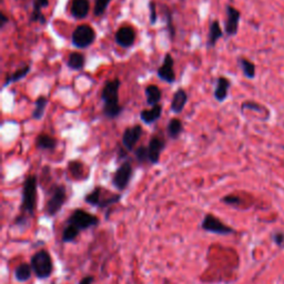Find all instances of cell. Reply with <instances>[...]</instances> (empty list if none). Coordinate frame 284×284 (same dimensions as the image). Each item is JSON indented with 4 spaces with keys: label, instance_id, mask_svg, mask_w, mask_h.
<instances>
[{
    "label": "cell",
    "instance_id": "obj_35",
    "mask_svg": "<svg viewBox=\"0 0 284 284\" xmlns=\"http://www.w3.org/2000/svg\"><path fill=\"white\" fill-rule=\"evenodd\" d=\"M222 201L230 206H236V205H240L241 203V199L237 195H226L223 197V199H222Z\"/></svg>",
    "mask_w": 284,
    "mask_h": 284
},
{
    "label": "cell",
    "instance_id": "obj_33",
    "mask_svg": "<svg viewBox=\"0 0 284 284\" xmlns=\"http://www.w3.org/2000/svg\"><path fill=\"white\" fill-rule=\"evenodd\" d=\"M69 170L73 177L79 179L83 174V165L81 162H79V161H71V162H69Z\"/></svg>",
    "mask_w": 284,
    "mask_h": 284
},
{
    "label": "cell",
    "instance_id": "obj_9",
    "mask_svg": "<svg viewBox=\"0 0 284 284\" xmlns=\"http://www.w3.org/2000/svg\"><path fill=\"white\" fill-rule=\"evenodd\" d=\"M142 133H144V130H142V127L139 125L127 128L122 134L123 149H126L127 151H132L141 139Z\"/></svg>",
    "mask_w": 284,
    "mask_h": 284
},
{
    "label": "cell",
    "instance_id": "obj_38",
    "mask_svg": "<svg viewBox=\"0 0 284 284\" xmlns=\"http://www.w3.org/2000/svg\"><path fill=\"white\" fill-rule=\"evenodd\" d=\"M94 276H91V275H87V276H84L83 279L79 282V284H92L94 283Z\"/></svg>",
    "mask_w": 284,
    "mask_h": 284
},
{
    "label": "cell",
    "instance_id": "obj_6",
    "mask_svg": "<svg viewBox=\"0 0 284 284\" xmlns=\"http://www.w3.org/2000/svg\"><path fill=\"white\" fill-rule=\"evenodd\" d=\"M67 200V190L65 186H54L52 189V192L50 197L47 202L46 206V213L50 217H53V215L57 214L61 208L64 207L65 202Z\"/></svg>",
    "mask_w": 284,
    "mask_h": 284
},
{
    "label": "cell",
    "instance_id": "obj_14",
    "mask_svg": "<svg viewBox=\"0 0 284 284\" xmlns=\"http://www.w3.org/2000/svg\"><path fill=\"white\" fill-rule=\"evenodd\" d=\"M90 9L89 0H71L70 14L76 19H84L87 18Z\"/></svg>",
    "mask_w": 284,
    "mask_h": 284
},
{
    "label": "cell",
    "instance_id": "obj_22",
    "mask_svg": "<svg viewBox=\"0 0 284 284\" xmlns=\"http://www.w3.org/2000/svg\"><path fill=\"white\" fill-rule=\"evenodd\" d=\"M29 72H30V66L29 65H26V66L19 68V69H17L15 72H12L11 75H8V77L6 78L5 83H4V88L8 87V86L11 84V83L20 81V80H22L23 78L27 77Z\"/></svg>",
    "mask_w": 284,
    "mask_h": 284
},
{
    "label": "cell",
    "instance_id": "obj_7",
    "mask_svg": "<svg viewBox=\"0 0 284 284\" xmlns=\"http://www.w3.org/2000/svg\"><path fill=\"white\" fill-rule=\"evenodd\" d=\"M132 174H133V169L131 163L129 161L123 162L115 172L112 178V184L120 191L125 190L131 180Z\"/></svg>",
    "mask_w": 284,
    "mask_h": 284
},
{
    "label": "cell",
    "instance_id": "obj_30",
    "mask_svg": "<svg viewBox=\"0 0 284 284\" xmlns=\"http://www.w3.org/2000/svg\"><path fill=\"white\" fill-rule=\"evenodd\" d=\"M162 9L164 11V17H165V23L168 27V32L170 34V38L174 39L176 36V28L174 26V21H172V14L171 10L166 7V6H162Z\"/></svg>",
    "mask_w": 284,
    "mask_h": 284
},
{
    "label": "cell",
    "instance_id": "obj_28",
    "mask_svg": "<svg viewBox=\"0 0 284 284\" xmlns=\"http://www.w3.org/2000/svg\"><path fill=\"white\" fill-rule=\"evenodd\" d=\"M79 230L76 226H73L71 224H68L65 226L64 232H63V241L65 243L71 242V241L75 240L79 236Z\"/></svg>",
    "mask_w": 284,
    "mask_h": 284
},
{
    "label": "cell",
    "instance_id": "obj_10",
    "mask_svg": "<svg viewBox=\"0 0 284 284\" xmlns=\"http://www.w3.org/2000/svg\"><path fill=\"white\" fill-rule=\"evenodd\" d=\"M175 61L171 53H165L163 63L161 67H159L157 71V76L159 79L166 83H174L176 81V72H175Z\"/></svg>",
    "mask_w": 284,
    "mask_h": 284
},
{
    "label": "cell",
    "instance_id": "obj_23",
    "mask_svg": "<svg viewBox=\"0 0 284 284\" xmlns=\"http://www.w3.org/2000/svg\"><path fill=\"white\" fill-rule=\"evenodd\" d=\"M182 131H183V123L178 118H172L169 121L168 126H166V132H168L169 138L172 140H176L180 137Z\"/></svg>",
    "mask_w": 284,
    "mask_h": 284
},
{
    "label": "cell",
    "instance_id": "obj_16",
    "mask_svg": "<svg viewBox=\"0 0 284 284\" xmlns=\"http://www.w3.org/2000/svg\"><path fill=\"white\" fill-rule=\"evenodd\" d=\"M231 87L230 80L225 77H219L217 79V84L214 89V98L219 102H223L229 95V89Z\"/></svg>",
    "mask_w": 284,
    "mask_h": 284
},
{
    "label": "cell",
    "instance_id": "obj_34",
    "mask_svg": "<svg viewBox=\"0 0 284 284\" xmlns=\"http://www.w3.org/2000/svg\"><path fill=\"white\" fill-rule=\"evenodd\" d=\"M149 11H150V23L154 24L158 20V15H157V6L154 2L149 3Z\"/></svg>",
    "mask_w": 284,
    "mask_h": 284
},
{
    "label": "cell",
    "instance_id": "obj_1",
    "mask_svg": "<svg viewBox=\"0 0 284 284\" xmlns=\"http://www.w3.org/2000/svg\"><path fill=\"white\" fill-rule=\"evenodd\" d=\"M120 84L121 81L118 78L108 80L101 91V100L103 102L102 111L104 117L109 119L117 118L123 111V107L119 103Z\"/></svg>",
    "mask_w": 284,
    "mask_h": 284
},
{
    "label": "cell",
    "instance_id": "obj_2",
    "mask_svg": "<svg viewBox=\"0 0 284 284\" xmlns=\"http://www.w3.org/2000/svg\"><path fill=\"white\" fill-rule=\"evenodd\" d=\"M37 187H38V179L36 176H29L26 178L22 188L21 210L23 213H27L30 217H33L36 209Z\"/></svg>",
    "mask_w": 284,
    "mask_h": 284
},
{
    "label": "cell",
    "instance_id": "obj_15",
    "mask_svg": "<svg viewBox=\"0 0 284 284\" xmlns=\"http://www.w3.org/2000/svg\"><path fill=\"white\" fill-rule=\"evenodd\" d=\"M188 94L184 89H178L172 98L170 109L174 113H181L188 102Z\"/></svg>",
    "mask_w": 284,
    "mask_h": 284
},
{
    "label": "cell",
    "instance_id": "obj_32",
    "mask_svg": "<svg viewBox=\"0 0 284 284\" xmlns=\"http://www.w3.org/2000/svg\"><path fill=\"white\" fill-rule=\"evenodd\" d=\"M134 156L140 163L149 162V151H148V147L146 146H141L138 149H135Z\"/></svg>",
    "mask_w": 284,
    "mask_h": 284
},
{
    "label": "cell",
    "instance_id": "obj_21",
    "mask_svg": "<svg viewBox=\"0 0 284 284\" xmlns=\"http://www.w3.org/2000/svg\"><path fill=\"white\" fill-rule=\"evenodd\" d=\"M146 97H147V103L149 104L150 107H154L159 104L160 100H161L162 92L160 90V88L156 84H149L146 88Z\"/></svg>",
    "mask_w": 284,
    "mask_h": 284
},
{
    "label": "cell",
    "instance_id": "obj_27",
    "mask_svg": "<svg viewBox=\"0 0 284 284\" xmlns=\"http://www.w3.org/2000/svg\"><path fill=\"white\" fill-rule=\"evenodd\" d=\"M239 66L242 69L244 76L249 79H252L255 77V66L250 60L245 58H240L239 59Z\"/></svg>",
    "mask_w": 284,
    "mask_h": 284
},
{
    "label": "cell",
    "instance_id": "obj_18",
    "mask_svg": "<svg viewBox=\"0 0 284 284\" xmlns=\"http://www.w3.org/2000/svg\"><path fill=\"white\" fill-rule=\"evenodd\" d=\"M49 0H34L33 2V12L30 16V21L39 22L40 24H45L47 22L46 17L42 14V8L48 7Z\"/></svg>",
    "mask_w": 284,
    "mask_h": 284
},
{
    "label": "cell",
    "instance_id": "obj_24",
    "mask_svg": "<svg viewBox=\"0 0 284 284\" xmlns=\"http://www.w3.org/2000/svg\"><path fill=\"white\" fill-rule=\"evenodd\" d=\"M86 64V58L82 53L80 52H71L68 57L67 66L71 70H82Z\"/></svg>",
    "mask_w": 284,
    "mask_h": 284
},
{
    "label": "cell",
    "instance_id": "obj_25",
    "mask_svg": "<svg viewBox=\"0 0 284 284\" xmlns=\"http://www.w3.org/2000/svg\"><path fill=\"white\" fill-rule=\"evenodd\" d=\"M48 106V99L45 96H40L36 99L35 109L33 112V119L41 120L42 117L45 116V111Z\"/></svg>",
    "mask_w": 284,
    "mask_h": 284
},
{
    "label": "cell",
    "instance_id": "obj_19",
    "mask_svg": "<svg viewBox=\"0 0 284 284\" xmlns=\"http://www.w3.org/2000/svg\"><path fill=\"white\" fill-rule=\"evenodd\" d=\"M58 145V141L55 138H52L51 135L41 133L36 139V148L39 150H54Z\"/></svg>",
    "mask_w": 284,
    "mask_h": 284
},
{
    "label": "cell",
    "instance_id": "obj_3",
    "mask_svg": "<svg viewBox=\"0 0 284 284\" xmlns=\"http://www.w3.org/2000/svg\"><path fill=\"white\" fill-rule=\"evenodd\" d=\"M32 268L38 279H47L51 275L53 265L51 257L46 250L36 252L32 258Z\"/></svg>",
    "mask_w": 284,
    "mask_h": 284
},
{
    "label": "cell",
    "instance_id": "obj_20",
    "mask_svg": "<svg viewBox=\"0 0 284 284\" xmlns=\"http://www.w3.org/2000/svg\"><path fill=\"white\" fill-rule=\"evenodd\" d=\"M223 36V32L220 27V23L218 20H213L210 23V28H209V36H208V47L212 48L215 45L220 38H222Z\"/></svg>",
    "mask_w": 284,
    "mask_h": 284
},
{
    "label": "cell",
    "instance_id": "obj_13",
    "mask_svg": "<svg viewBox=\"0 0 284 284\" xmlns=\"http://www.w3.org/2000/svg\"><path fill=\"white\" fill-rule=\"evenodd\" d=\"M115 41L117 42V45L128 49L131 46H133L135 41V32L134 29L129 27V26H123L118 29V32L116 33L115 36Z\"/></svg>",
    "mask_w": 284,
    "mask_h": 284
},
{
    "label": "cell",
    "instance_id": "obj_11",
    "mask_svg": "<svg viewBox=\"0 0 284 284\" xmlns=\"http://www.w3.org/2000/svg\"><path fill=\"white\" fill-rule=\"evenodd\" d=\"M166 146L165 140L160 135H153L148 145V151H149V162L151 164H157L160 160V154L164 150Z\"/></svg>",
    "mask_w": 284,
    "mask_h": 284
},
{
    "label": "cell",
    "instance_id": "obj_39",
    "mask_svg": "<svg viewBox=\"0 0 284 284\" xmlns=\"http://www.w3.org/2000/svg\"><path fill=\"white\" fill-rule=\"evenodd\" d=\"M282 148H283V149H284V146H283V147H282Z\"/></svg>",
    "mask_w": 284,
    "mask_h": 284
},
{
    "label": "cell",
    "instance_id": "obj_29",
    "mask_svg": "<svg viewBox=\"0 0 284 284\" xmlns=\"http://www.w3.org/2000/svg\"><path fill=\"white\" fill-rule=\"evenodd\" d=\"M102 188L101 187H97L92 192H90L89 194L86 195L84 201L89 203L91 206H96L99 207V203H100V197L102 195Z\"/></svg>",
    "mask_w": 284,
    "mask_h": 284
},
{
    "label": "cell",
    "instance_id": "obj_8",
    "mask_svg": "<svg viewBox=\"0 0 284 284\" xmlns=\"http://www.w3.org/2000/svg\"><path fill=\"white\" fill-rule=\"evenodd\" d=\"M202 229L207 232L215 234H231L234 232L232 228L228 226L223 222H221L217 217L212 214H207L202 221Z\"/></svg>",
    "mask_w": 284,
    "mask_h": 284
},
{
    "label": "cell",
    "instance_id": "obj_31",
    "mask_svg": "<svg viewBox=\"0 0 284 284\" xmlns=\"http://www.w3.org/2000/svg\"><path fill=\"white\" fill-rule=\"evenodd\" d=\"M111 2H112V0H96L95 8H94V15L96 17L102 16L104 12H106L108 6Z\"/></svg>",
    "mask_w": 284,
    "mask_h": 284
},
{
    "label": "cell",
    "instance_id": "obj_4",
    "mask_svg": "<svg viewBox=\"0 0 284 284\" xmlns=\"http://www.w3.org/2000/svg\"><path fill=\"white\" fill-rule=\"evenodd\" d=\"M96 40V32L88 24H80L71 35V44L78 49L90 47Z\"/></svg>",
    "mask_w": 284,
    "mask_h": 284
},
{
    "label": "cell",
    "instance_id": "obj_26",
    "mask_svg": "<svg viewBox=\"0 0 284 284\" xmlns=\"http://www.w3.org/2000/svg\"><path fill=\"white\" fill-rule=\"evenodd\" d=\"M34 272L32 265H29L27 263H22L19 267H17L15 270V277L17 281H19L21 283L27 282L30 277H32V273Z\"/></svg>",
    "mask_w": 284,
    "mask_h": 284
},
{
    "label": "cell",
    "instance_id": "obj_37",
    "mask_svg": "<svg viewBox=\"0 0 284 284\" xmlns=\"http://www.w3.org/2000/svg\"><path fill=\"white\" fill-rule=\"evenodd\" d=\"M9 22V18L4 12H0V28H4Z\"/></svg>",
    "mask_w": 284,
    "mask_h": 284
},
{
    "label": "cell",
    "instance_id": "obj_5",
    "mask_svg": "<svg viewBox=\"0 0 284 284\" xmlns=\"http://www.w3.org/2000/svg\"><path fill=\"white\" fill-rule=\"evenodd\" d=\"M67 223L76 226L79 231H83L89 229V228L96 226L99 223V219L96 215L84 211L82 209H78L68 219Z\"/></svg>",
    "mask_w": 284,
    "mask_h": 284
},
{
    "label": "cell",
    "instance_id": "obj_17",
    "mask_svg": "<svg viewBox=\"0 0 284 284\" xmlns=\"http://www.w3.org/2000/svg\"><path fill=\"white\" fill-rule=\"evenodd\" d=\"M162 116V106L157 104V106L151 107L150 109H145L140 112V119L144 121L146 125H152L158 121Z\"/></svg>",
    "mask_w": 284,
    "mask_h": 284
},
{
    "label": "cell",
    "instance_id": "obj_12",
    "mask_svg": "<svg viewBox=\"0 0 284 284\" xmlns=\"http://www.w3.org/2000/svg\"><path fill=\"white\" fill-rule=\"evenodd\" d=\"M240 11L232 6H226V21L224 24V32L228 36H236L238 34L240 22Z\"/></svg>",
    "mask_w": 284,
    "mask_h": 284
},
{
    "label": "cell",
    "instance_id": "obj_36",
    "mask_svg": "<svg viewBox=\"0 0 284 284\" xmlns=\"http://www.w3.org/2000/svg\"><path fill=\"white\" fill-rule=\"evenodd\" d=\"M242 110L244 109H251V110H257V111H261L263 110V107L260 106V104L253 101H245L244 103H242Z\"/></svg>",
    "mask_w": 284,
    "mask_h": 284
}]
</instances>
